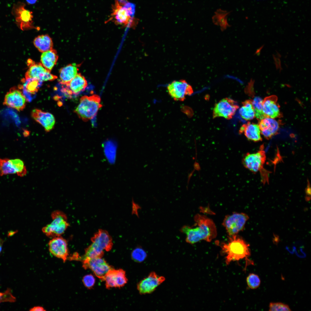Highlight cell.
<instances>
[{
  "label": "cell",
  "mask_w": 311,
  "mask_h": 311,
  "mask_svg": "<svg viewBox=\"0 0 311 311\" xmlns=\"http://www.w3.org/2000/svg\"><path fill=\"white\" fill-rule=\"evenodd\" d=\"M194 220L195 223L193 227L185 225L180 230L186 234L187 242L193 244L202 240L210 242L216 237L217 228L211 219L197 214L194 216Z\"/></svg>",
  "instance_id": "obj_1"
},
{
  "label": "cell",
  "mask_w": 311,
  "mask_h": 311,
  "mask_svg": "<svg viewBox=\"0 0 311 311\" xmlns=\"http://www.w3.org/2000/svg\"><path fill=\"white\" fill-rule=\"evenodd\" d=\"M221 246L222 253L225 255L226 265L242 259L246 261V267L248 264H253L248 259L251 255L249 244L237 235L229 236L228 242L223 243Z\"/></svg>",
  "instance_id": "obj_2"
},
{
  "label": "cell",
  "mask_w": 311,
  "mask_h": 311,
  "mask_svg": "<svg viewBox=\"0 0 311 311\" xmlns=\"http://www.w3.org/2000/svg\"><path fill=\"white\" fill-rule=\"evenodd\" d=\"M102 107L101 98L97 94L82 96L75 112L79 117L84 122L93 118Z\"/></svg>",
  "instance_id": "obj_3"
},
{
  "label": "cell",
  "mask_w": 311,
  "mask_h": 311,
  "mask_svg": "<svg viewBox=\"0 0 311 311\" xmlns=\"http://www.w3.org/2000/svg\"><path fill=\"white\" fill-rule=\"evenodd\" d=\"M51 217L52 221L43 227L42 231L49 237L61 236L69 226L67 217L63 212L56 211L52 213Z\"/></svg>",
  "instance_id": "obj_4"
},
{
  "label": "cell",
  "mask_w": 311,
  "mask_h": 311,
  "mask_svg": "<svg viewBox=\"0 0 311 311\" xmlns=\"http://www.w3.org/2000/svg\"><path fill=\"white\" fill-rule=\"evenodd\" d=\"M134 12L133 4L130 3L124 4L116 0L113 5L111 18L117 24L128 25L132 24Z\"/></svg>",
  "instance_id": "obj_5"
},
{
  "label": "cell",
  "mask_w": 311,
  "mask_h": 311,
  "mask_svg": "<svg viewBox=\"0 0 311 311\" xmlns=\"http://www.w3.org/2000/svg\"><path fill=\"white\" fill-rule=\"evenodd\" d=\"M249 219L248 215L244 213H234L226 215L222 224L229 236H231L243 230Z\"/></svg>",
  "instance_id": "obj_6"
},
{
  "label": "cell",
  "mask_w": 311,
  "mask_h": 311,
  "mask_svg": "<svg viewBox=\"0 0 311 311\" xmlns=\"http://www.w3.org/2000/svg\"><path fill=\"white\" fill-rule=\"evenodd\" d=\"M25 4L18 2L14 5L12 13L15 17L16 23L22 30H27L34 27L33 25V12L25 8Z\"/></svg>",
  "instance_id": "obj_7"
},
{
  "label": "cell",
  "mask_w": 311,
  "mask_h": 311,
  "mask_svg": "<svg viewBox=\"0 0 311 311\" xmlns=\"http://www.w3.org/2000/svg\"><path fill=\"white\" fill-rule=\"evenodd\" d=\"M167 89L168 94L176 101H183L187 96L193 93L191 86L183 79L172 81L168 84Z\"/></svg>",
  "instance_id": "obj_8"
},
{
  "label": "cell",
  "mask_w": 311,
  "mask_h": 311,
  "mask_svg": "<svg viewBox=\"0 0 311 311\" xmlns=\"http://www.w3.org/2000/svg\"><path fill=\"white\" fill-rule=\"evenodd\" d=\"M82 261L84 269H90L96 276L102 280L104 281L108 272L113 269L102 257L86 258Z\"/></svg>",
  "instance_id": "obj_9"
},
{
  "label": "cell",
  "mask_w": 311,
  "mask_h": 311,
  "mask_svg": "<svg viewBox=\"0 0 311 311\" xmlns=\"http://www.w3.org/2000/svg\"><path fill=\"white\" fill-rule=\"evenodd\" d=\"M239 106L233 100L224 98L216 103L213 111V117H222L227 120L231 119L235 113Z\"/></svg>",
  "instance_id": "obj_10"
},
{
  "label": "cell",
  "mask_w": 311,
  "mask_h": 311,
  "mask_svg": "<svg viewBox=\"0 0 311 311\" xmlns=\"http://www.w3.org/2000/svg\"><path fill=\"white\" fill-rule=\"evenodd\" d=\"M26 100L21 90L18 87H14L5 94L3 104L20 111L25 108Z\"/></svg>",
  "instance_id": "obj_11"
},
{
  "label": "cell",
  "mask_w": 311,
  "mask_h": 311,
  "mask_svg": "<svg viewBox=\"0 0 311 311\" xmlns=\"http://www.w3.org/2000/svg\"><path fill=\"white\" fill-rule=\"evenodd\" d=\"M29 67L26 73L25 79L36 78L43 81H53L57 77L51 74L41 63H35L31 60L27 62Z\"/></svg>",
  "instance_id": "obj_12"
},
{
  "label": "cell",
  "mask_w": 311,
  "mask_h": 311,
  "mask_svg": "<svg viewBox=\"0 0 311 311\" xmlns=\"http://www.w3.org/2000/svg\"><path fill=\"white\" fill-rule=\"evenodd\" d=\"M165 280L164 277L158 275L154 272H152L138 283L137 288L140 294H150L154 292Z\"/></svg>",
  "instance_id": "obj_13"
},
{
  "label": "cell",
  "mask_w": 311,
  "mask_h": 311,
  "mask_svg": "<svg viewBox=\"0 0 311 311\" xmlns=\"http://www.w3.org/2000/svg\"><path fill=\"white\" fill-rule=\"evenodd\" d=\"M49 249L51 254L61 259L64 262L69 255L68 244L66 240L61 236L52 238L48 243Z\"/></svg>",
  "instance_id": "obj_14"
},
{
  "label": "cell",
  "mask_w": 311,
  "mask_h": 311,
  "mask_svg": "<svg viewBox=\"0 0 311 311\" xmlns=\"http://www.w3.org/2000/svg\"><path fill=\"white\" fill-rule=\"evenodd\" d=\"M265 160V152L260 150L256 153L247 154L242 162L246 168L253 172H256L261 169Z\"/></svg>",
  "instance_id": "obj_15"
},
{
  "label": "cell",
  "mask_w": 311,
  "mask_h": 311,
  "mask_svg": "<svg viewBox=\"0 0 311 311\" xmlns=\"http://www.w3.org/2000/svg\"><path fill=\"white\" fill-rule=\"evenodd\" d=\"M105 286L108 289L113 287L120 288L126 284L128 281L125 272L122 269L110 270L104 279Z\"/></svg>",
  "instance_id": "obj_16"
},
{
  "label": "cell",
  "mask_w": 311,
  "mask_h": 311,
  "mask_svg": "<svg viewBox=\"0 0 311 311\" xmlns=\"http://www.w3.org/2000/svg\"><path fill=\"white\" fill-rule=\"evenodd\" d=\"M65 87L62 91L68 96L77 95L83 91L88 86V82L85 77L80 73L76 76L67 84L63 85Z\"/></svg>",
  "instance_id": "obj_17"
},
{
  "label": "cell",
  "mask_w": 311,
  "mask_h": 311,
  "mask_svg": "<svg viewBox=\"0 0 311 311\" xmlns=\"http://www.w3.org/2000/svg\"><path fill=\"white\" fill-rule=\"evenodd\" d=\"M31 115L44 127L46 132H49L53 128L55 121L54 116L51 113L35 109L32 111Z\"/></svg>",
  "instance_id": "obj_18"
},
{
  "label": "cell",
  "mask_w": 311,
  "mask_h": 311,
  "mask_svg": "<svg viewBox=\"0 0 311 311\" xmlns=\"http://www.w3.org/2000/svg\"><path fill=\"white\" fill-rule=\"evenodd\" d=\"M22 85L18 88L23 90V93L26 100L31 101L33 96L35 94L41 86L42 81L36 78L23 79L22 80Z\"/></svg>",
  "instance_id": "obj_19"
},
{
  "label": "cell",
  "mask_w": 311,
  "mask_h": 311,
  "mask_svg": "<svg viewBox=\"0 0 311 311\" xmlns=\"http://www.w3.org/2000/svg\"><path fill=\"white\" fill-rule=\"evenodd\" d=\"M261 133L266 138H271L276 134L279 127L278 122L274 118L266 117L261 120L258 124Z\"/></svg>",
  "instance_id": "obj_20"
},
{
  "label": "cell",
  "mask_w": 311,
  "mask_h": 311,
  "mask_svg": "<svg viewBox=\"0 0 311 311\" xmlns=\"http://www.w3.org/2000/svg\"><path fill=\"white\" fill-rule=\"evenodd\" d=\"M277 100V97L276 96L272 95L265 98L263 100V111L267 117L275 118L280 115Z\"/></svg>",
  "instance_id": "obj_21"
},
{
  "label": "cell",
  "mask_w": 311,
  "mask_h": 311,
  "mask_svg": "<svg viewBox=\"0 0 311 311\" xmlns=\"http://www.w3.org/2000/svg\"><path fill=\"white\" fill-rule=\"evenodd\" d=\"M92 242L103 251H109L112 249L113 243L111 237L106 231L99 230L91 239Z\"/></svg>",
  "instance_id": "obj_22"
},
{
  "label": "cell",
  "mask_w": 311,
  "mask_h": 311,
  "mask_svg": "<svg viewBox=\"0 0 311 311\" xmlns=\"http://www.w3.org/2000/svg\"><path fill=\"white\" fill-rule=\"evenodd\" d=\"M240 133H244L249 140L258 142L261 140V132L258 124L248 122L242 126L239 130Z\"/></svg>",
  "instance_id": "obj_23"
},
{
  "label": "cell",
  "mask_w": 311,
  "mask_h": 311,
  "mask_svg": "<svg viewBox=\"0 0 311 311\" xmlns=\"http://www.w3.org/2000/svg\"><path fill=\"white\" fill-rule=\"evenodd\" d=\"M75 63L69 65L60 70V82L62 85L69 83L77 74L78 69Z\"/></svg>",
  "instance_id": "obj_24"
},
{
  "label": "cell",
  "mask_w": 311,
  "mask_h": 311,
  "mask_svg": "<svg viewBox=\"0 0 311 311\" xmlns=\"http://www.w3.org/2000/svg\"><path fill=\"white\" fill-rule=\"evenodd\" d=\"M58 58L56 51L52 49L43 52L41 57V63L46 69L50 71L56 64Z\"/></svg>",
  "instance_id": "obj_25"
},
{
  "label": "cell",
  "mask_w": 311,
  "mask_h": 311,
  "mask_svg": "<svg viewBox=\"0 0 311 311\" xmlns=\"http://www.w3.org/2000/svg\"><path fill=\"white\" fill-rule=\"evenodd\" d=\"M33 43L37 49L42 52L52 49V41L50 37L47 35L38 36L34 39Z\"/></svg>",
  "instance_id": "obj_26"
},
{
  "label": "cell",
  "mask_w": 311,
  "mask_h": 311,
  "mask_svg": "<svg viewBox=\"0 0 311 311\" xmlns=\"http://www.w3.org/2000/svg\"><path fill=\"white\" fill-rule=\"evenodd\" d=\"M239 112L241 117L244 120H249L253 119L255 115L252 100H248L243 102Z\"/></svg>",
  "instance_id": "obj_27"
},
{
  "label": "cell",
  "mask_w": 311,
  "mask_h": 311,
  "mask_svg": "<svg viewBox=\"0 0 311 311\" xmlns=\"http://www.w3.org/2000/svg\"><path fill=\"white\" fill-rule=\"evenodd\" d=\"M228 14V13L227 12L219 10L215 12V15L213 18L214 24L219 26L222 31L229 26L227 21V17Z\"/></svg>",
  "instance_id": "obj_28"
},
{
  "label": "cell",
  "mask_w": 311,
  "mask_h": 311,
  "mask_svg": "<svg viewBox=\"0 0 311 311\" xmlns=\"http://www.w3.org/2000/svg\"><path fill=\"white\" fill-rule=\"evenodd\" d=\"M104 251L98 247L93 243L85 251V254L81 258V260L86 258H94L102 257L104 255Z\"/></svg>",
  "instance_id": "obj_29"
},
{
  "label": "cell",
  "mask_w": 311,
  "mask_h": 311,
  "mask_svg": "<svg viewBox=\"0 0 311 311\" xmlns=\"http://www.w3.org/2000/svg\"><path fill=\"white\" fill-rule=\"evenodd\" d=\"M16 173L11 160L0 158V176Z\"/></svg>",
  "instance_id": "obj_30"
},
{
  "label": "cell",
  "mask_w": 311,
  "mask_h": 311,
  "mask_svg": "<svg viewBox=\"0 0 311 311\" xmlns=\"http://www.w3.org/2000/svg\"><path fill=\"white\" fill-rule=\"evenodd\" d=\"M263 100L259 97H255L252 100L255 117L260 120L267 117L263 111Z\"/></svg>",
  "instance_id": "obj_31"
},
{
  "label": "cell",
  "mask_w": 311,
  "mask_h": 311,
  "mask_svg": "<svg viewBox=\"0 0 311 311\" xmlns=\"http://www.w3.org/2000/svg\"><path fill=\"white\" fill-rule=\"evenodd\" d=\"M131 255L132 259L134 261L140 263L145 259L147 257V254L143 249L141 247H138L132 251Z\"/></svg>",
  "instance_id": "obj_32"
},
{
  "label": "cell",
  "mask_w": 311,
  "mask_h": 311,
  "mask_svg": "<svg viewBox=\"0 0 311 311\" xmlns=\"http://www.w3.org/2000/svg\"><path fill=\"white\" fill-rule=\"evenodd\" d=\"M16 170V174L20 177H23L27 173V170L23 162L19 159L11 160Z\"/></svg>",
  "instance_id": "obj_33"
},
{
  "label": "cell",
  "mask_w": 311,
  "mask_h": 311,
  "mask_svg": "<svg viewBox=\"0 0 311 311\" xmlns=\"http://www.w3.org/2000/svg\"><path fill=\"white\" fill-rule=\"evenodd\" d=\"M246 282L249 288L251 289H255L259 286L261 280L257 275L254 273H251L249 274L246 278Z\"/></svg>",
  "instance_id": "obj_34"
},
{
  "label": "cell",
  "mask_w": 311,
  "mask_h": 311,
  "mask_svg": "<svg viewBox=\"0 0 311 311\" xmlns=\"http://www.w3.org/2000/svg\"><path fill=\"white\" fill-rule=\"evenodd\" d=\"M270 311H291L288 305L281 302H271L269 306Z\"/></svg>",
  "instance_id": "obj_35"
},
{
  "label": "cell",
  "mask_w": 311,
  "mask_h": 311,
  "mask_svg": "<svg viewBox=\"0 0 311 311\" xmlns=\"http://www.w3.org/2000/svg\"><path fill=\"white\" fill-rule=\"evenodd\" d=\"M16 301V298L12 294V291L10 288L4 292H0V303L2 302H14Z\"/></svg>",
  "instance_id": "obj_36"
},
{
  "label": "cell",
  "mask_w": 311,
  "mask_h": 311,
  "mask_svg": "<svg viewBox=\"0 0 311 311\" xmlns=\"http://www.w3.org/2000/svg\"><path fill=\"white\" fill-rule=\"evenodd\" d=\"M82 282L85 286L88 289H92L95 282V279L91 274L86 275L83 277Z\"/></svg>",
  "instance_id": "obj_37"
},
{
  "label": "cell",
  "mask_w": 311,
  "mask_h": 311,
  "mask_svg": "<svg viewBox=\"0 0 311 311\" xmlns=\"http://www.w3.org/2000/svg\"><path fill=\"white\" fill-rule=\"evenodd\" d=\"M273 57L274 59L276 69L277 70L279 69V72H280L282 69L281 66V60H280V58L281 57V56L279 53L277 52L276 55H273Z\"/></svg>",
  "instance_id": "obj_38"
},
{
  "label": "cell",
  "mask_w": 311,
  "mask_h": 311,
  "mask_svg": "<svg viewBox=\"0 0 311 311\" xmlns=\"http://www.w3.org/2000/svg\"><path fill=\"white\" fill-rule=\"evenodd\" d=\"M29 310L30 311H45V310L42 307L37 306L31 308Z\"/></svg>",
  "instance_id": "obj_39"
},
{
  "label": "cell",
  "mask_w": 311,
  "mask_h": 311,
  "mask_svg": "<svg viewBox=\"0 0 311 311\" xmlns=\"http://www.w3.org/2000/svg\"><path fill=\"white\" fill-rule=\"evenodd\" d=\"M4 242V241L0 237V254L2 251L3 246Z\"/></svg>",
  "instance_id": "obj_40"
},
{
  "label": "cell",
  "mask_w": 311,
  "mask_h": 311,
  "mask_svg": "<svg viewBox=\"0 0 311 311\" xmlns=\"http://www.w3.org/2000/svg\"><path fill=\"white\" fill-rule=\"evenodd\" d=\"M263 46H264V45H262L260 48H259L258 49H257V50L255 52L254 55L255 54H257L258 56L260 54L261 51V49L263 48Z\"/></svg>",
  "instance_id": "obj_41"
},
{
  "label": "cell",
  "mask_w": 311,
  "mask_h": 311,
  "mask_svg": "<svg viewBox=\"0 0 311 311\" xmlns=\"http://www.w3.org/2000/svg\"><path fill=\"white\" fill-rule=\"evenodd\" d=\"M27 3L29 4H32L35 3L37 0H26Z\"/></svg>",
  "instance_id": "obj_42"
}]
</instances>
